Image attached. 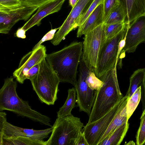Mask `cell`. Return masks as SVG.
Listing matches in <instances>:
<instances>
[{
	"instance_id": "obj_29",
	"label": "cell",
	"mask_w": 145,
	"mask_h": 145,
	"mask_svg": "<svg viewBox=\"0 0 145 145\" xmlns=\"http://www.w3.org/2000/svg\"><path fill=\"white\" fill-rule=\"evenodd\" d=\"M104 1V0H94L86 12L76 22L75 25V29L82 24L93 11L99 4L103 3Z\"/></svg>"
},
{
	"instance_id": "obj_38",
	"label": "cell",
	"mask_w": 145,
	"mask_h": 145,
	"mask_svg": "<svg viewBox=\"0 0 145 145\" xmlns=\"http://www.w3.org/2000/svg\"><path fill=\"white\" fill-rule=\"evenodd\" d=\"M135 144V143L133 141H130L127 143L125 142L124 144V145H133Z\"/></svg>"
},
{
	"instance_id": "obj_22",
	"label": "cell",
	"mask_w": 145,
	"mask_h": 145,
	"mask_svg": "<svg viewBox=\"0 0 145 145\" xmlns=\"http://www.w3.org/2000/svg\"><path fill=\"white\" fill-rule=\"evenodd\" d=\"M46 141H38L22 137L3 136L0 139V145H46Z\"/></svg>"
},
{
	"instance_id": "obj_15",
	"label": "cell",
	"mask_w": 145,
	"mask_h": 145,
	"mask_svg": "<svg viewBox=\"0 0 145 145\" xmlns=\"http://www.w3.org/2000/svg\"><path fill=\"white\" fill-rule=\"evenodd\" d=\"M65 1L51 0L41 5L36 13L22 27L26 31L35 25L39 26L44 18L59 11Z\"/></svg>"
},
{
	"instance_id": "obj_9",
	"label": "cell",
	"mask_w": 145,
	"mask_h": 145,
	"mask_svg": "<svg viewBox=\"0 0 145 145\" xmlns=\"http://www.w3.org/2000/svg\"><path fill=\"white\" fill-rule=\"evenodd\" d=\"M79 74L76 90L77 104L80 111H83L89 115L95 98V90L90 88L86 82L89 72L88 68L81 59L79 64Z\"/></svg>"
},
{
	"instance_id": "obj_5",
	"label": "cell",
	"mask_w": 145,
	"mask_h": 145,
	"mask_svg": "<svg viewBox=\"0 0 145 145\" xmlns=\"http://www.w3.org/2000/svg\"><path fill=\"white\" fill-rule=\"evenodd\" d=\"M84 126L80 118L72 115L57 117L46 145H75Z\"/></svg>"
},
{
	"instance_id": "obj_25",
	"label": "cell",
	"mask_w": 145,
	"mask_h": 145,
	"mask_svg": "<svg viewBox=\"0 0 145 145\" xmlns=\"http://www.w3.org/2000/svg\"><path fill=\"white\" fill-rule=\"evenodd\" d=\"M141 90V87H139L128 100L126 107L128 120L135 110L140 100Z\"/></svg>"
},
{
	"instance_id": "obj_17",
	"label": "cell",
	"mask_w": 145,
	"mask_h": 145,
	"mask_svg": "<svg viewBox=\"0 0 145 145\" xmlns=\"http://www.w3.org/2000/svg\"><path fill=\"white\" fill-rule=\"evenodd\" d=\"M104 23L103 5L99 4L84 23L78 27L77 37H81Z\"/></svg>"
},
{
	"instance_id": "obj_21",
	"label": "cell",
	"mask_w": 145,
	"mask_h": 145,
	"mask_svg": "<svg viewBox=\"0 0 145 145\" xmlns=\"http://www.w3.org/2000/svg\"><path fill=\"white\" fill-rule=\"evenodd\" d=\"M67 98L63 105L57 112V117L61 118L71 115L72 109L76 106L77 102L76 99V91L75 88L69 89L68 91Z\"/></svg>"
},
{
	"instance_id": "obj_18",
	"label": "cell",
	"mask_w": 145,
	"mask_h": 145,
	"mask_svg": "<svg viewBox=\"0 0 145 145\" xmlns=\"http://www.w3.org/2000/svg\"><path fill=\"white\" fill-rule=\"evenodd\" d=\"M129 98V97L126 95L124 97L121 106L99 143L120 126L128 121L126 106Z\"/></svg>"
},
{
	"instance_id": "obj_14",
	"label": "cell",
	"mask_w": 145,
	"mask_h": 145,
	"mask_svg": "<svg viewBox=\"0 0 145 145\" xmlns=\"http://www.w3.org/2000/svg\"><path fill=\"white\" fill-rule=\"evenodd\" d=\"M145 43V16L127 27L125 46L121 53H133L140 43Z\"/></svg>"
},
{
	"instance_id": "obj_23",
	"label": "cell",
	"mask_w": 145,
	"mask_h": 145,
	"mask_svg": "<svg viewBox=\"0 0 145 145\" xmlns=\"http://www.w3.org/2000/svg\"><path fill=\"white\" fill-rule=\"evenodd\" d=\"M128 25L127 20L124 22L116 23L104 24V40L114 37L126 27Z\"/></svg>"
},
{
	"instance_id": "obj_16",
	"label": "cell",
	"mask_w": 145,
	"mask_h": 145,
	"mask_svg": "<svg viewBox=\"0 0 145 145\" xmlns=\"http://www.w3.org/2000/svg\"><path fill=\"white\" fill-rule=\"evenodd\" d=\"M125 10L130 27L139 18L145 16V0H119Z\"/></svg>"
},
{
	"instance_id": "obj_30",
	"label": "cell",
	"mask_w": 145,
	"mask_h": 145,
	"mask_svg": "<svg viewBox=\"0 0 145 145\" xmlns=\"http://www.w3.org/2000/svg\"><path fill=\"white\" fill-rule=\"evenodd\" d=\"M22 5L19 0H0V9H12Z\"/></svg>"
},
{
	"instance_id": "obj_28",
	"label": "cell",
	"mask_w": 145,
	"mask_h": 145,
	"mask_svg": "<svg viewBox=\"0 0 145 145\" xmlns=\"http://www.w3.org/2000/svg\"><path fill=\"white\" fill-rule=\"evenodd\" d=\"M103 5L104 22L110 13L120 4L119 0H104Z\"/></svg>"
},
{
	"instance_id": "obj_35",
	"label": "cell",
	"mask_w": 145,
	"mask_h": 145,
	"mask_svg": "<svg viewBox=\"0 0 145 145\" xmlns=\"http://www.w3.org/2000/svg\"><path fill=\"white\" fill-rule=\"evenodd\" d=\"M75 145H89L84 134L82 131L77 138Z\"/></svg>"
},
{
	"instance_id": "obj_3",
	"label": "cell",
	"mask_w": 145,
	"mask_h": 145,
	"mask_svg": "<svg viewBox=\"0 0 145 145\" xmlns=\"http://www.w3.org/2000/svg\"><path fill=\"white\" fill-rule=\"evenodd\" d=\"M17 86V83L12 77L5 80L0 90V111H11L19 116L52 127L49 117L32 109L27 101L19 97L16 91Z\"/></svg>"
},
{
	"instance_id": "obj_11",
	"label": "cell",
	"mask_w": 145,
	"mask_h": 145,
	"mask_svg": "<svg viewBox=\"0 0 145 145\" xmlns=\"http://www.w3.org/2000/svg\"><path fill=\"white\" fill-rule=\"evenodd\" d=\"M94 0H78L51 40V42L53 45L59 44L70 31L75 29L76 22L86 12Z\"/></svg>"
},
{
	"instance_id": "obj_32",
	"label": "cell",
	"mask_w": 145,
	"mask_h": 145,
	"mask_svg": "<svg viewBox=\"0 0 145 145\" xmlns=\"http://www.w3.org/2000/svg\"><path fill=\"white\" fill-rule=\"evenodd\" d=\"M22 5L36 7L38 8L41 5L51 0H19Z\"/></svg>"
},
{
	"instance_id": "obj_13",
	"label": "cell",
	"mask_w": 145,
	"mask_h": 145,
	"mask_svg": "<svg viewBox=\"0 0 145 145\" xmlns=\"http://www.w3.org/2000/svg\"><path fill=\"white\" fill-rule=\"evenodd\" d=\"M46 47L41 45L37 49L32 50L24 56L20 61L18 68L13 73V76L17 81L23 84L26 80L25 76L27 71L46 58Z\"/></svg>"
},
{
	"instance_id": "obj_27",
	"label": "cell",
	"mask_w": 145,
	"mask_h": 145,
	"mask_svg": "<svg viewBox=\"0 0 145 145\" xmlns=\"http://www.w3.org/2000/svg\"><path fill=\"white\" fill-rule=\"evenodd\" d=\"M140 126L136 136V144L142 145L145 143V108L142 111L140 118Z\"/></svg>"
},
{
	"instance_id": "obj_20",
	"label": "cell",
	"mask_w": 145,
	"mask_h": 145,
	"mask_svg": "<svg viewBox=\"0 0 145 145\" xmlns=\"http://www.w3.org/2000/svg\"><path fill=\"white\" fill-rule=\"evenodd\" d=\"M130 84L126 95L129 98L140 86L145 88V69H138L135 71L130 76Z\"/></svg>"
},
{
	"instance_id": "obj_8",
	"label": "cell",
	"mask_w": 145,
	"mask_h": 145,
	"mask_svg": "<svg viewBox=\"0 0 145 145\" xmlns=\"http://www.w3.org/2000/svg\"><path fill=\"white\" fill-rule=\"evenodd\" d=\"M123 99L124 97L101 118L84 126L82 131L89 145H98L121 106Z\"/></svg>"
},
{
	"instance_id": "obj_37",
	"label": "cell",
	"mask_w": 145,
	"mask_h": 145,
	"mask_svg": "<svg viewBox=\"0 0 145 145\" xmlns=\"http://www.w3.org/2000/svg\"><path fill=\"white\" fill-rule=\"evenodd\" d=\"M79 0H68L69 5L72 8H73Z\"/></svg>"
},
{
	"instance_id": "obj_2",
	"label": "cell",
	"mask_w": 145,
	"mask_h": 145,
	"mask_svg": "<svg viewBox=\"0 0 145 145\" xmlns=\"http://www.w3.org/2000/svg\"><path fill=\"white\" fill-rule=\"evenodd\" d=\"M99 78L103 84L100 89L95 90L94 101L87 124L103 116L123 97L119 87L116 67Z\"/></svg>"
},
{
	"instance_id": "obj_36",
	"label": "cell",
	"mask_w": 145,
	"mask_h": 145,
	"mask_svg": "<svg viewBox=\"0 0 145 145\" xmlns=\"http://www.w3.org/2000/svg\"><path fill=\"white\" fill-rule=\"evenodd\" d=\"M26 31L22 27L18 29L16 33V36L17 37L22 39H25L26 38Z\"/></svg>"
},
{
	"instance_id": "obj_6",
	"label": "cell",
	"mask_w": 145,
	"mask_h": 145,
	"mask_svg": "<svg viewBox=\"0 0 145 145\" xmlns=\"http://www.w3.org/2000/svg\"><path fill=\"white\" fill-rule=\"evenodd\" d=\"M84 35L82 59L89 70L95 73L104 41V23Z\"/></svg>"
},
{
	"instance_id": "obj_7",
	"label": "cell",
	"mask_w": 145,
	"mask_h": 145,
	"mask_svg": "<svg viewBox=\"0 0 145 145\" xmlns=\"http://www.w3.org/2000/svg\"><path fill=\"white\" fill-rule=\"evenodd\" d=\"M128 26L117 35L110 39L104 40L99 55L95 72L99 78L116 66L120 41L124 37Z\"/></svg>"
},
{
	"instance_id": "obj_24",
	"label": "cell",
	"mask_w": 145,
	"mask_h": 145,
	"mask_svg": "<svg viewBox=\"0 0 145 145\" xmlns=\"http://www.w3.org/2000/svg\"><path fill=\"white\" fill-rule=\"evenodd\" d=\"M127 14L123 7L120 4L109 14L104 22L105 24L120 23L126 20Z\"/></svg>"
},
{
	"instance_id": "obj_1",
	"label": "cell",
	"mask_w": 145,
	"mask_h": 145,
	"mask_svg": "<svg viewBox=\"0 0 145 145\" xmlns=\"http://www.w3.org/2000/svg\"><path fill=\"white\" fill-rule=\"evenodd\" d=\"M82 49V42L75 41L58 51L47 54L46 59L56 73L60 82L69 83L76 87L77 71Z\"/></svg>"
},
{
	"instance_id": "obj_40",
	"label": "cell",
	"mask_w": 145,
	"mask_h": 145,
	"mask_svg": "<svg viewBox=\"0 0 145 145\" xmlns=\"http://www.w3.org/2000/svg\"></svg>"
},
{
	"instance_id": "obj_19",
	"label": "cell",
	"mask_w": 145,
	"mask_h": 145,
	"mask_svg": "<svg viewBox=\"0 0 145 145\" xmlns=\"http://www.w3.org/2000/svg\"><path fill=\"white\" fill-rule=\"evenodd\" d=\"M129 126L128 121L124 123L100 142L98 145H120L126 135Z\"/></svg>"
},
{
	"instance_id": "obj_39",
	"label": "cell",
	"mask_w": 145,
	"mask_h": 145,
	"mask_svg": "<svg viewBox=\"0 0 145 145\" xmlns=\"http://www.w3.org/2000/svg\"><path fill=\"white\" fill-rule=\"evenodd\" d=\"M144 144L145 145V143H144Z\"/></svg>"
},
{
	"instance_id": "obj_33",
	"label": "cell",
	"mask_w": 145,
	"mask_h": 145,
	"mask_svg": "<svg viewBox=\"0 0 145 145\" xmlns=\"http://www.w3.org/2000/svg\"><path fill=\"white\" fill-rule=\"evenodd\" d=\"M40 63L34 65L27 71L25 76L26 79L30 80L37 74L39 70Z\"/></svg>"
},
{
	"instance_id": "obj_26",
	"label": "cell",
	"mask_w": 145,
	"mask_h": 145,
	"mask_svg": "<svg viewBox=\"0 0 145 145\" xmlns=\"http://www.w3.org/2000/svg\"><path fill=\"white\" fill-rule=\"evenodd\" d=\"M86 80L89 87L95 90L100 89L103 84V82L97 77L95 73L90 71L88 73Z\"/></svg>"
},
{
	"instance_id": "obj_10",
	"label": "cell",
	"mask_w": 145,
	"mask_h": 145,
	"mask_svg": "<svg viewBox=\"0 0 145 145\" xmlns=\"http://www.w3.org/2000/svg\"><path fill=\"white\" fill-rule=\"evenodd\" d=\"M53 127L41 130L22 128L15 126L7 121L6 114L0 112V139L3 136L8 137H22L40 141H44L51 133Z\"/></svg>"
},
{
	"instance_id": "obj_12",
	"label": "cell",
	"mask_w": 145,
	"mask_h": 145,
	"mask_svg": "<svg viewBox=\"0 0 145 145\" xmlns=\"http://www.w3.org/2000/svg\"><path fill=\"white\" fill-rule=\"evenodd\" d=\"M38 8L22 5L12 9H0V33H8L17 22L21 20H27Z\"/></svg>"
},
{
	"instance_id": "obj_34",
	"label": "cell",
	"mask_w": 145,
	"mask_h": 145,
	"mask_svg": "<svg viewBox=\"0 0 145 145\" xmlns=\"http://www.w3.org/2000/svg\"><path fill=\"white\" fill-rule=\"evenodd\" d=\"M126 33L124 38L120 41L118 44L117 60L116 64V66H117L120 55L121 53V51L125 46L126 43Z\"/></svg>"
},
{
	"instance_id": "obj_31",
	"label": "cell",
	"mask_w": 145,
	"mask_h": 145,
	"mask_svg": "<svg viewBox=\"0 0 145 145\" xmlns=\"http://www.w3.org/2000/svg\"><path fill=\"white\" fill-rule=\"evenodd\" d=\"M59 27L57 28L52 29L47 33L42 39L33 47L32 50H34L39 47L44 42L49 40H52L54 37L56 32L59 29Z\"/></svg>"
},
{
	"instance_id": "obj_4",
	"label": "cell",
	"mask_w": 145,
	"mask_h": 145,
	"mask_svg": "<svg viewBox=\"0 0 145 145\" xmlns=\"http://www.w3.org/2000/svg\"><path fill=\"white\" fill-rule=\"evenodd\" d=\"M30 80L41 102L48 105H54L57 98L60 81L46 58L40 62L38 73Z\"/></svg>"
}]
</instances>
